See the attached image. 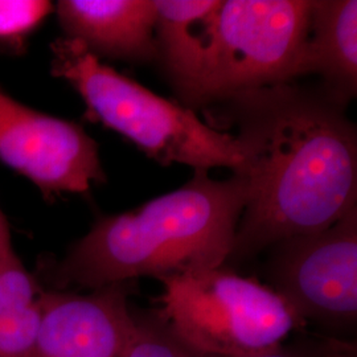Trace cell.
Here are the masks:
<instances>
[{
    "mask_svg": "<svg viewBox=\"0 0 357 357\" xmlns=\"http://www.w3.org/2000/svg\"><path fill=\"white\" fill-rule=\"evenodd\" d=\"M159 318L208 357H253L280 348L306 324L281 295L234 270L208 268L160 281Z\"/></svg>",
    "mask_w": 357,
    "mask_h": 357,
    "instance_id": "277c9868",
    "label": "cell"
},
{
    "mask_svg": "<svg viewBox=\"0 0 357 357\" xmlns=\"http://www.w3.org/2000/svg\"><path fill=\"white\" fill-rule=\"evenodd\" d=\"M128 357H208L192 349L168 330L155 312L137 314V333Z\"/></svg>",
    "mask_w": 357,
    "mask_h": 357,
    "instance_id": "5bb4252c",
    "label": "cell"
},
{
    "mask_svg": "<svg viewBox=\"0 0 357 357\" xmlns=\"http://www.w3.org/2000/svg\"><path fill=\"white\" fill-rule=\"evenodd\" d=\"M52 75L84 100L86 116L114 130L158 163L211 168L243 167L236 137L204 123L190 107L166 100L101 63L81 43L57 38L51 47Z\"/></svg>",
    "mask_w": 357,
    "mask_h": 357,
    "instance_id": "3957f363",
    "label": "cell"
},
{
    "mask_svg": "<svg viewBox=\"0 0 357 357\" xmlns=\"http://www.w3.org/2000/svg\"><path fill=\"white\" fill-rule=\"evenodd\" d=\"M243 155L248 202L229 259L336 224L357 205L356 126L321 88L293 82L224 101Z\"/></svg>",
    "mask_w": 357,
    "mask_h": 357,
    "instance_id": "6da1fadb",
    "label": "cell"
},
{
    "mask_svg": "<svg viewBox=\"0 0 357 357\" xmlns=\"http://www.w3.org/2000/svg\"><path fill=\"white\" fill-rule=\"evenodd\" d=\"M310 11L311 0H221L183 102H224L243 91L293 82Z\"/></svg>",
    "mask_w": 357,
    "mask_h": 357,
    "instance_id": "5b68a950",
    "label": "cell"
},
{
    "mask_svg": "<svg viewBox=\"0 0 357 357\" xmlns=\"http://www.w3.org/2000/svg\"><path fill=\"white\" fill-rule=\"evenodd\" d=\"M253 357H355V354H352L351 347H345L342 344L326 345L323 349H320V354H315V352L308 354L303 349L286 348L281 345L277 349H273V351H268V352Z\"/></svg>",
    "mask_w": 357,
    "mask_h": 357,
    "instance_id": "9a60e30c",
    "label": "cell"
},
{
    "mask_svg": "<svg viewBox=\"0 0 357 357\" xmlns=\"http://www.w3.org/2000/svg\"><path fill=\"white\" fill-rule=\"evenodd\" d=\"M64 38L101 60L158 59L156 6L151 0H60L54 6Z\"/></svg>",
    "mask_w": 357,
    "mask_h": 357,
    "instance_id": "9c48e42d",
    "label": "cell"
},
{
    "mask_svg": "<svg viewBox=\"0 0 357 357\" xmlns=\"http://www.w3.org/2000/svg\"><path fill=\"white\" fill-rule=\"evenodd\" d=\"M248 202L241 175L213 180L205 171L178 190L130 212L101 217L52 268L53 283L97 290L141 277L163 281L220 268L229 259Z\"/></svg>",
    "mask_w": 357,
    "mask_h": 357,
    "instance_id": "7a4b0ae2",
    "label": "cell"
},
{
    "mask_svg": "<svg viewBox=\"0 0 357 357\" xmlns=\"http://www.w3.org/2000/svg\"><path fill=\"white\" fill-rule=\"evenodd\" d=\"M221 0H158L155 38L158 59L181 98L196 75L204 52L211 15Z\"/></svg>",
    "mask_w": 357,
    "mask_h": 357,
    "instance_id": "8fae6325",
    "label": "cell"
},
{
    "mask_svg": "<svg viewBox=\"0 0 357 357\" xmlns=\"http://www.w3.org/2000/svg\"><path fill=\"white\" fill-rule=\"evenodd\" d=\"M306 75L321 77L323 91L345 106L356 97V0H311L295 78Z\"/></svg>",
    "mask_w": 357,
    "mask_h": 357,
    "instance_id": "30bf717a",
    "label": "cell"
},
{
    "mask_svg": "<svg viewBox=\"0 0 357 357\" xmlns=\"http://www.w3.org/2000/svg\"><path fill=\"white\" fill-rule=\"evenodd\" d=\"M53 11V3L47 0H0V56L23 54Z\"/></svg>",
    "mask_w": 357,
    "mask_h": 357,
    "instance_id": "4fadbf2b",
    "label": "cell"
},
{
    "mask_svg": "<svg viewBox=\"0 0 357 357\" xmlns=\"http://www.w3.org/2000/svg\"><path fill=\"white\" fill-rule=\"evenodd\" d=\"M43 291L13 249L0 255V357L35 355Z\"/></svg>",
    "mask_w": 357,
    "mask_h": 357,
    "instance_id": "7c38bea8",
    "label": "cell"
},
{
    "mask_svg": "<svg viewBox=\"0 0 357 357\" xmlns=\"http://www.w3.org/2000/svg\"><path fill=\"white\" fill-rule=\"evenodd\" d=\"M0 162L47 199L84 193L106 180L98 144L81 125L31 109L1 89Z\"/></svg>",
    "mask_w": 357,
    "mask_h": 357,
    "instance_id": "52a82bcc",
    "label": "cell"
},
{
    "mask_svg": "<svg viewBox=\"0 0 357 357\" xmlns=\"http://www.w3.org/2000/svg\"><path fill=\"white\" fill-rule=\"evenodd\" d=\"M132 284L88 294L44 290L33 357H128L137 333L128 303Z\"/></svg>",
    "mask_w": 357,
    "mask_h": 357,
    "instance_id": "ba28073f",
    "label": "cell"
},
{
    "mask_svg": "<svg viewBox=\"0 0 357 357\" xmlns=\"http://www.w3.org/2000/svg\"><path fill=\"white\" fill-rule=\"evenodd\" d=\"M268 287L306 323L351 327L357 319V206L327 229L274 243Z\"/></svg>",
    "mask_w": 357,
    "mask_h": 357,
    "instance_id": "8992f818",
    "label": "cell"
},
{
    "mask_svg": "<svg viewBox=\"0 0 357 357\" xmlns=\"http://www.w3.org/2000/svg\"><path fill=\"white\" fill-rule=\"evenodd\" d=\"M11 249H13V241H11V230H10V225L7 222V218L0 209V255L10 252Z\"/></svg>",
    "mask_w": 357,
    "mask_h": 357,
    "instance_id": "2e32d148",
    "label": "cell"
}]
</instances>
